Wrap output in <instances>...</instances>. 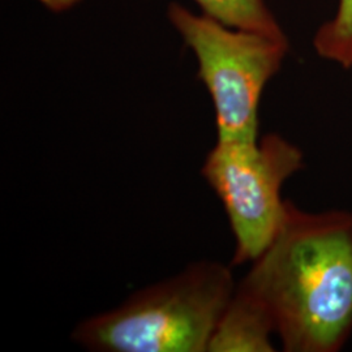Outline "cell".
Instances as JSON below:
<instances>
[{"instance_id":"cell-5","label":"cell","mask_w":352,"mask_h":352,"mask_svg":"<svg viewBox=\"0 0 352 352\" xmlns=\"http://www.w3.org/2000/svg\"><path fill=\"white\" fill-rule=\"evenodd\" d=\"M273 317L254 295L236 286L209 344L210 352L276 351Z\"/></svg>"},{"instance_id":"cell-7","label":"cell","mask_w":352,"mask_h":352,"mask_svg":"<svg viewBox=\"0 0 352 352\" xmlns=\"http://www.w3.org/2000/svg\"><path fill=\"white\" fill-rule=\"evenodd\" d=\"M318 56L344 69L352 68V0H340L336 14L316 32Z\"/></svg>"},{"instance_id":"cell-1","label":"cell","mask_w":352,"mask_h":352,"mask_svg":"<svg viewBox=\"0 0 352 352\" xmlns=\"http://www.w3.org/2000/svg\"><path fill=\"white\" fill-rule=\"evenodd\" d=\"M239 286L266 307L285 351H340L352 333V213L287 201L277 236Z\"/></svg>"},{"instance_id":"cell-8","label":"cell","mask_w":352,"mask_h":352,"mask_svg":"<svg viewBox=\"0 0 352 352\" xmlns=\"http://www.w3.org/2000/svg\"><path fill=\"white\" fill-rule=\"evenodd\" d=\"M52 12H63L72 8L80 0H38Z\"/></svg>"},{"instance_id":"cell-3","label":"cell","mask_w":352,"mask_h":352,"mask_svg":"<svg viewBox=\"0 0 352 352\" xmlns=\"http://www.w3.org/2000/svg\"><path fill=\"white\" fill-rule=\"evenodd\" d=\"M168 19L196 55L199 77L213 101L217 141L258 140L265 87L280 69L289 39L234 29L173 3Z\"/></svg>"},{"instance_id":"cell-4","label":"cell","mask_w":352,"mask_h":352,"mask_svg":"<svg viewBox=\"0 0 352 352\" xmlns=\"http://www.w3.org/2000/svg\"><path fill=\"white\" fill-rule=\"evenodd\" d=\"M304 167L300 148L277 133L254 141H217L201 174L222 202L235 239L232 265L252 263L285 221L283 184Z\"/></svg>"},{"instance_id":"cell-2","label":"cell","mask_w":352,"mask_h":352,"mask_svg":"<svg viewBox=\"0 0 352 352\" xmlns=\"http://www.w3.org/2000/svg\"><path fill=\"white\" fill-rule=\"evenodd\" d=\"M236 286L226 265L193 263L113 309L81 321L71 338L96 352L209 351Z\"/></svg>"},{"instance_id":"cell-6","label":"cell","mask_w":352,"mask_h":352,"mask_svg":"<svg viewBox=\"0 0 352 352\" xmlns=\"http://www.w3.org/2000/svg\"><path fill=\"white\" fill-rule=\"evenodd\" d=\"M202 13L223 25L289 39L264 0H195Z\"/></svg>"}]
</instances>
